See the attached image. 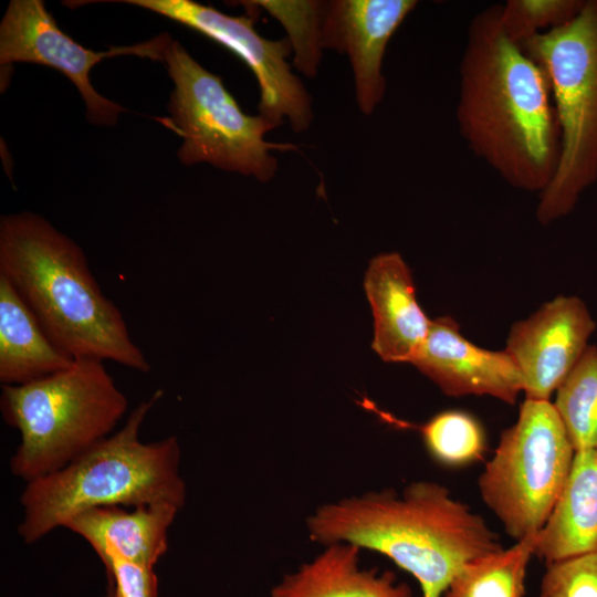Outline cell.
I'll return each instance as SVG.
<instances>
[{
    "label": "cell",
    "instance_id": "3957f363",
    "mask_svg": "<svg viewBox=\"0 0 597 597\" xmlns=\"http://www.w3.org/2000/svg\"><path fill=\"white\" fill-rule=\"evenodd\" d=\"M0 275L36 316L51 341L73 359L113 360L151 369L117 305L101 290L83 250L32 212L0 220Z\"/></svg>",
    "mask_w": 597,
    "mask_h": 597
},
{
    "label": "cell",
    "instance_id": "44dd1931",
    "mask_svg": "<svg viewBox=\"0 0 597 597\" xmlns=\"http://www.w3.org/2000/svg\"><path fill=\"white\" fill-rule=\"evenodd\" d=\"M360 405L380 415L389 422L416 428L421 434L425 447L438 462L458 467L482 459L486 450V437L482 425L470 413L461 410H447L431 417L420 426L397 421L379 411L365 399Z\"/></svg>",
    "mask_w": 597,
    "mask_h": 597
},
{
    "label": "cell",
    "instance_id": "277c9868",
    "mask_svg": "<svg viewBox=\"0 0 597 597\" xmlns=\"http://www.w3.org/2000/svg\"><path fill=\"white\" fill-rule=\"evenodd\" d=\"M161 397L163 390H156L129 413L119 430L64 468L25 483L18 526L24 543L33 544L94 509L159 502L182 507L186 483L179 470L178 439L140 440L143 422Z\"/></svg>",
    "mask_w": 597,
    "mask_h": 597
},
{
    "label": "cell",
    "instance_id": "8fae6325",
    "mask_svg": "<svg viewBox=\"0 0 597 597\" xmlns=\"http://www.w3.org/2000/svg\"><path fill=\"white\" fill-rule=\"evenodd\" d=\"M595 327L575 296H558L512 326L505 350L522 375L525 398L549 399L585 352Z\"/></svg>",
    "mask_w": 597,
    "mask_h": 597
},
{
    "label": "cell",
    "instance_id": "30bf717a",
    "mask_svg": "<svg viewBox=\"0 0 597 597\" xmlns=\"http://www.w3.org/2000/svg\"><path fill=\"white\" fill-rule=\"evenodd\" d=\"M170 41L168 34L163 33L136 45L95 52L65 34L42 0H13L0 24V63L3 66L30 62L60 71L81 93L88 119L98 125H113L126 109L96 92L90 82L91 70L100 61L121 54L163 61Z\"/></svg>",
    "mask_w": 597,
    "mask_h": 597
},
{
    "label": "cell",
    "instance_id": "9a60e30c",
    "mask_svg": "<svg viewBox=\"0 0 597 597\" xmlns=\"http://www.w3.org/2000/svg\"><path fill=\"white\" fill-rule=\"evenodd\" d=\"M180 509L169 502L100 507L73 517L65 528L85 540L100 558L115 554L154 569L168 549V530Z\"/></svg>",
    "mask_w": 597,
    "mask_h": 597
},
{
    "label": "cell",
    "instance_id": "9c48e42d",
    "mask_svg": "<svg viewBox=\"0 0 597 597\" xmlns=\"http://www.w3.org/2000/svg\"><path fill=\"white\" fill-rule=\"evenodd\" d=\"M184 24L230 50L253 72L260 87L259 115L277 127L289 119L295 133L312 121V100L286 61L293 51L289 40H268L254 29L253 19L228 15L191 0H128Z\"/></svg>",
    "mask_w": 597,
    "mask_h": 597
},
{
    "label": "cell",
    "instance_id": "cb8c5ba5",
    "mask_svg": "<svg viewBox=\"0 0 597 597\" xmlns=\"http://www.w3.org/2000/svg\"><path fill=\"white\" fill-rule=\"evenodd\" d=\"M541 597H597V549L547 564Z\"/></svg>",
    "mask_w": 597,
    "mask_h": 597
},
{
    "label": "cell",
    "instance_id": "7c38bea8",
    "mask_svg": "<svg viewBox=\"0 0 597 597\" xmlns=\"http://www.w3.org/2000/svg\"><path fill=\"white\" fill-rule=\"evenodd\" d=\"M417 3L416 0L324 1L322 49L348 56L357 105L367 116L374 113L386 92L381 70L388 42Z\"/></svg>",
    "mask_w": 597,
    "mask_h": 597
},
{
    "label": "cell",
    "instance_id": "603a6c76",
    "mask_svg": "<svg viewBox=\"0 0 597 597\" xmlns=\"http://www.w3.org/2000/svg\"><path fill=\"white\" fill-rule=\"evenodd\" d=\"M585 0H509L501 4V21L506 34L522 46L536 34L573 20Z\"/></svg>",
    "mask_w": 597,
    "mask_h": 597
},
{
    "label": "cell",
    "instance_id": "ffe728a7",
    "mask_svg": "<svg viewBox=\"0 0 597 597\" xmlns=\"http://www.w3.org/2000/svg\"><path fill=\"white\" fill-rule=\"evenodd\" d=\"M575 451L597 449V347L588 345L553 404Z\"/></svg>",
    "mask_w": 597,
    "mask_h": 597
},
{
    "label": "cell",
    "instance_id": "7a4b0ae2",
    "mask_svg": "<svg viewBox=\"0 0 597 597\" xmlns=\"http://www.w3.org/2000/svg\"><path fill=\"white\" fill-rule=\"evenodd\" d=\"M306 532L322 546L346 543L386 556L416 578L423 597H443L467 563L503 548L481 515L432 481L323 503Z\"/></svg>",
    "mask_w": 597,
    "mask_h": 597
},
{
    "label": "cell",
    "instance_id": "52a82bcc",
    "mask_svg": "<svg viewBox=\"0 0 597 597\" xmlns=\"http://www.w3.org/2000/svg\"><path fill=\"white\" fill-rule=\"evenodd\" d=\"M163 61L174 82L170 117L164 122L184 138L178 150L184 165L208 163L266 182L277 170L271 151L297 149L265 140V134L277 126L261 115L245 114L221 77L200 65L178 41H170Z\"/></svg>",
    "mask_w": 597,
    "mask_h": 597
},
{
    "label": "cell",
    "instance_id": "e0dca14e",
    "mask_svg": "<svg viewBox=\"0 0 597 597\" xmlns=\"http://www.w3.org/2000/svg\"><path fill=\"white\" fill-rule=\"evenodd\" d=\"M597 549V449L579 450L554 509L536 534L546 565Z\"/></svg>",
    "mask_w": 597,
    "mask_h": 597
},
{
    "label": "cell",
    "instance_id": "8992f818",
    "mask_svg": "<svg viewBox=\"0 0 597 597\" xmlns=\"http://www.w3.org/2000/svg\"><path fill=\"white\" fill-rule=\"evenodd\" d=\"M521 48L548 80L561 132L556 170L536 208L537 220L548 224L597 181V0H585L573 20Z\"/></svg>",
    "mask_w": 597,
    "mask_h": 597
},
{
    "label": "cell",
    "instance_id": "484cf974",
    "mask_svg": "<svg viewBox=\"0 0 597 597\" xmlns=\"http://www.w3.org/2000/svg\"><path fill=\"white\" fill-rule=\"evenodd\" d=\"M103 597H115L114 588H113V585L111 583L108 585V588H107V591H106L105 596H103Z\"/></svg>",
    "mask_w": 597,
    "mask_h": 597
},
{
    "label": "cell",
    "instance_id": "5bb4252c",
    "mask_svg": "<svg viewBox=\"0 0 597 597\" xmlns=\"http://www.w3.org/2000/svg\"><path fill=\"white\" fill-rule=\"evenodd\" d=\"M364 289L374 315L373 349L387 363H410L431 325L416 297L409 266L397 252L369 262Z\"/></svg>",
    "mask_w": 597,
    "mask_h": 597
},
{
    "label": "cell",
    "instance_id": "4fadbf2b",
    "mask_svg": "<svg viewBox=\"0 0 597 597\" xmlns=\"http://www.w3.org/2000/svg\"><path fill=\"white\" fill-rule=\"evenodd\" d=\"M411 364L450 397L491 396L514 405L523 391L522 375L511 355L474 345L450 316L431 321Z\"/></svg>",
    "mask_w": 597,
    "mask_h": 597
},
{
    "label": "cell",
    "instance_id": "ac0fdd59",
    "mask_svg": "<svg viewBox=\"0 0 597 597\" xmlns=\"http://www.w3.org/2000/svg\"><path fill=\"white\" fill-rule=\"evenodd\" d=\"M74 359L48 336L34 313L0 275V381L24 385L69 368Z\"/></svg>",
    "mask_w": 597,
    "mask_h": 597
},
{
    "label": "cell",
    "instance_id": "d4e9b609",
    "mask_svg": "<svg viewBox=\"0 0 597 597\" xmlns=\"http://www.w3.org/2000/svg\"><path fill=\"white\" fill-rule=\"evenodd\" d=\"M101 561L115 597H157V576L153 568L133 564L115 554H107Z\"/></svg>",
    "mask_w": 597,
    "mask_h": 597
},
{
    "label": "cell",
    "instance_id": "2e32d148",
    "mask_svg": "<svg viewBox=\"0 0 597 597\" xmlns=\"http://www.w3.org/2000/svg\"><path fill=\"white\" fill-rule=\"evenodd\" d=\"M362 549L346 543L323 546L311 561L286 574L270 597H412L391 572L360 565Z\"/></svg>",
    "mask_w": 597,
    "mask_h": 597
},
{
    "label": "cell",
    "instance_id": "7402d4cb",
    "mask_svg": "<svg viewBox=\"0 0 597 597\" xmlns=\"http://www.w3.org/2000/svg\"><path fill=\"white\" fill-rule=\"evenodd\" d=\"M266 10L287 30L295 52L294 65L307 76H315L321 60V22L324 1H245Z\"/></svg>",
    "mask_w": 597,
    "mask_h": 597
},
{
    "label": "cell",
    "instance_id": "d6986e66",
    "mask_svg": "<svg viewBox=\"0 0 597 597\" xmlns=\"http://www.w3.org/2000/svg\"><path fill=\"white\" fill-rule=\"evenodd\" d=\"M536 534L467 563L451 580L443 597H523Z\"/></svg>",
    "mask_w": 597,
    "mask_h": 597
},
{
    "label": "cell",
    "instance_id": "6da1fadb",
    "mask_svg": "<svg viewBox=\"0 0 597 597\" xmlns=\"http://www.w3.org/2000/svg\"><path fill=\"white\" fill-rule=\"evenodd\" d=\"M459 132L510 186L541 193L558 161L561 132L543 69L506 34L501 4L471 20L459 67Z\"/></svg>",
    "mask_w": 597,
    "mask_h": 597
},
{
    "label": "cell",
    "instance_id": "ba28073f",
    "mask_svg": "<svg viewBox=\"0 0 597 597\" xmlns=\"http://www.w3.org/2000/svg\"><path fill=\"white\" fill-rule=\"evenodd\" d=\"M575 449L549 400L527 399L478 480L481 499L515 541L546 524Z\"/></svg>",
    "mask_w": 597,
    "mask_h": 597
},
{
    "label": "cell",
    "instance_id": "5b68a950",
    "mask_svg": "<svg viewBox=\"0 0 597 597\" xmlns=\"http://www.w3.org/2000/svg\"><path fill=\"white\" fill-rule=\"evenodd\" d=\"M128 400L96 358H76L59 373L24 385H3V420L20 433L11 473L25 483L51 474L103 441Z\"/></svg>",
    "mask_w": 597,
    "mask_h": 597
}]
</instances>
